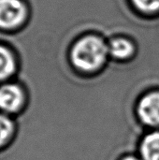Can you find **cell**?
Instances as JSON below:
<instances>
[{"instance_id":"obj_1","label":"cell","mask_w":159,"mask_h":160,"mask_svg":"<svg viewBox=\"0 0 159 160\" xmlns=\"http://www.w3.org/2000/svg\"><path fill=\"white\" fill-rule=\"evenodd\" d=\"M68 59L73 69L83 76L100 73L110 62L108 40L97 33L79 37L70 46Z\"/></svg>"},{"instance_id":"obj_2","label":"cell","mask_w":159,"mask_h":160,"mask_svg":"<svg viewBox=\"0 0 159 160\" xmlns=\"http://www.w3.org/2000/svg\"><path fill=\"white\" fill-rule=\"evenodd\" d=\"M136 115L146 130L159 129V89L150 90L139 98Z\"/></svg>"},{"instance_id":"obj_3","label":"cell","mask_w":159,"mask_h":160,"mask_svg":"<svg viewBox=\"0 0 159 160\" xmlns=\"http://www.w3.org/2000/svg\"><path fill=\"white\" fill-rule=\"evenodd\" d=\"M28 16L22 0H0V29L11 30L22 26Z\"/></svg>"},{"instance_id":"obj_4","label":"cell","mask_w":159,"mask_h":160,"mask_svg":"<svg viewBox=\"0 0 159 160\" xmlns=\"http://www.w3.org/2000/svg\"><path fill=\"white\" fill-rule=\"evenodd\" d=\"M110 59L119 63L129 62L138 53L136 42L124 35H117L108 39Z\"/></svg>"},{"instance_id":"obj_5","label":"cell","mask_w":159,"mask_h":160,"mask_svg":"<svg viewBox=\"0 0 159 160\" xmlns=\"http://www.w3.org/2000/svg\"><path fill=\"white\" fill-rule=\"evenodd\" d=\"M25 102L22 88L14 83L4 84L0 87V110L13 113L21 110Z\"/></svg>"},{"instance_id":"obj_6","label":"cell","mask_w":159,"mask_h":160,"mask_svg":"<svg viewBox=\"0 0 159 160\" xmlns=\"http://www.w3.org/2000/svg\"><path fill=\"white\" fill-rule=\"evenodd\" d=\"M138 155L142 160H159V129L146 131L139 143Z\"/></svg>"},{"instance_id":"obj_7","label":"cell","mask_w":159,"mask_h":160,"mask_svg":"<svg viewBox=\"0 0 159 160\" xmlns=\"http://www.w3.org/2000/svg\"><path fill=\"white\" fill-rule=\"evenodd\" d=\"M16 69L15 58L7 48L0 45V81L9 78Z\"/></svg>"},{"instance_id":"obj_8","label":"cell","mask_w":159,"mask_h":160,"mask_svg":"<svg viewBox=\"0 0 159 160\" xmlns=\"http://www.w3.org/2000/svg\"><path fill=\"white\" fill-rule=\"evenodd\" d=\"M132 8L144 17L159 15V0H128Z\"/></svg>"},{"instance_id":"obj_9","label":"cell","mask_w":159,"mask_h":160,"mask_svg":"<svg viewBox=\"0 0 159 160\" xmlns=\"http://www.w3.org/2000/svg\"><path fill=\"white\" fill-rule=\"evenodd\" d=\"M14 126L12 121L6 115L0 113V148L5 146L12 137Z\"/></svg>"},{"instance_id":"obj_10","label":"cell","mask_w":159,"mask_h":160,"mask_svg":"<svg viewBox=\"0 0 159 160\" xmlns=\"http://www.w3.org/2000/svg\"><path fill=\"white\" fill-rule=\"evenodd\" d=\"M119 160H142L138 154H128L122 157Z\"/></svg>"}]
</instances>
